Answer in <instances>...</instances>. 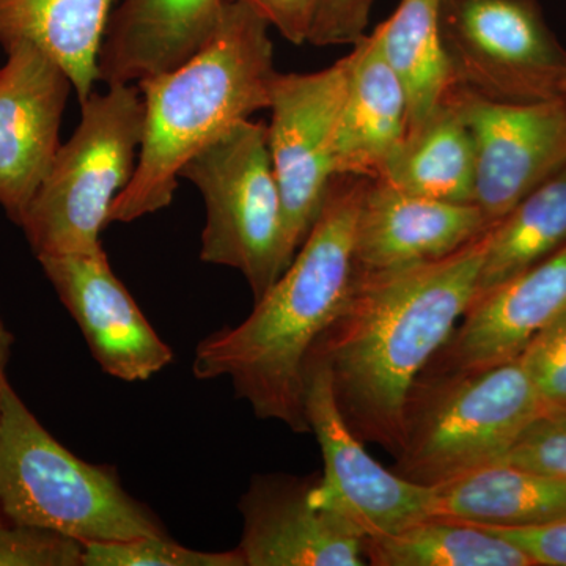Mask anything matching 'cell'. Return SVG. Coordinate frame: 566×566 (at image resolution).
<instances>
[{
  "mask_svg": "<svg viewBox=\"0 0 566 566\" xmlns=\"http://www.w3.org/2000/svg\"><path fill=\"white\" fill-rule=\"evenodd\" d=\"M488 232L431 262L357 271L344 311L311 354L326 363L338 409L364 442L394 457L400 450L417 378L479 294Z\"/></svg>",
  "mask_w": 566,
  "mask_h": 566,
  "instance_id": "1",
  "label": "cell"
},
{
  "mask_svg": "<svg viewBox=\"0 0 566 566\" xmlns=\"http://www.w3.org/2000/svg\"><path fill=\"white\" fill-rule=\"evenodd\" d=\"M367 178L335 177L326 202L289 268L238 326L205 337L193 354L197 379L229 378L262 420L311 433L305 364L346 301L357 275L356 229Z\"/></svg>",
  "mask_w": 566,
  "mask_h": 566,
  "instance_id": "2",
  "label": "cell"
},
{
  "mask_svg": "<svg viewBox=\"0 0 566 566\" xmlns=\"http://www.w3.org/2000/svg\"><path fill=\"white\" fill-rule=\"evenodd\" d=\"M271 24L243 0H227L210 40L177 69L137 82L144 134L136 170L112 205L133 222L174 200L182 167L233 126L270 109L277 76Z\"/></svg>",
  "mask_w": 566,
  "mask_h": 566,
  "instance_id": "3",
  "label": "cell"
},
{
  "mask_svg": "<svg viewBox=\"0 0 566 566\" xmlns=\"http://www.w3.org/2000/svg\"><path fill=\"white\" fill-rule=\"evenodd\" d=\"M0 513L81 543L169 535L111 465L71 453L6 382L0 408Z\"/></svg>",
  "mask_w": 566,
  "mask_h": 566,
  "instance_id": "4",
  "label": "cell"
},
{
  "mask_svg": "<svg viewBox=\"0 0 566 566\" xmlns=\"http://www.w3.org/2000/svg\"><path fill=\"white\" fill-rule=\"evenodd\" d=\"M543 406L520 357L476 370L422 374L406 403L394 471L436 488L502 463Z\"/></svg>",
  "mask_w": 566,
  "mask_h": 566,
  "instance_id": "5",
  "label": "cell"
},
{
  "mask_svg": "<svg viewBox=\"0 0 566 566\" xmlns=\"http://www.w3.org/2000/svg\"><path fill=\"white\" fill-rule=\"evenodd\" d=\"M81 104L76 132L59 148L20 227L36 256L103 251L112 205L132 181L144 134L137 85H107Z\"/></svg>",
  "mask_w": 566,
  "mask_h": 566,
  "instance_id": "6",
  "label": "cell"
},
{
  "mask_svg": "<svg viewBox=\"0 0 566 566\" xmlns=\"http://www.w3.org/2000/svg\"><path fill=\"white\" fill-rule=\"evenodd\" d=\"M180 178L193 182L207 205L200 260L240 271L255 303L293 260L268 125L238 123L193 156Z\"/></svg>",
  "mask_w": 566,
  "mask_h": 566,
  "instance_id": "7",
  "label": "cell"
},
{
  "mask_svg": "<svg viewBox=\"0 0 566 566\" xmlns=\"http://www.w3.org/2000/svg\"><path fill=\"white\" fill-rule=\"evenodd\" d=\"M441 29L455 87L505 103L564 98L566 50L535 0H444Z\"/></svg>",
  "mask_w": 566,
  "mask_h": 566,
  "instance_id": "8",
  "label": "cell"
},
{
  "mask_svg": "<svg viewBox=\"0 0 566 566\" xmlns=\"http://www.w3.org/2000/svg\"><path fill=\"white\" fill-rule=\"evenodd\" d=\"M305 412L323 455L312 495L348 521L364 538L395 534L433 517L434 488L382 468L365 449L335 401L329 368L319 357L305 364Z\"/></svg>",
  "mask_w": 566,
  "mask_h": 566,
  "instance_id": "9",
  "label": "cell"
},
{
  "mask_svg": "<svg viewBox=\"0 0 566 566\" xmlns=\"http://www.w3.org/2000/svg\"><path fill=\"white\" fill-rule=\"evenodd\" d=\"M348 57L314 73H277L271 88L268 147L294 256L326 202L335 175V132Z\"/></svg>",
  "mask_w": 566,
  "mask_h": 566,
  "instance_id": "10",
  "label": "cell"
},
{
  "mask_svg": "<svg viewBox=\"0 0 566 566\" xmlns=\"http://www.w3.org/2000/svg\"><path fill=\"white\" fill-rule=\"evenodd\" d=\"M474 144V203L494 226L566 164L564 98L505 103L453 87Z\"/></svg>",
  "mask_w": 566,
  "mask_h": 566,
  "instance_id": "11",
  "label": "cell"
},
{
  "mask_svg": "<svg viewBox=\"0 0 566 566\" xmlns=\"http://www.w3.org/2000/svg\"><path fill=\"white\" fill-rule=\"evenodd\" d=\"M0 69V207L20 226L55 161L73 84L66 71L28 43L6 48Z\"/></svg>",
  "mask_w": 566,
  "mask_h": 566,
  "instance_id": "12",
  "label": "cell"
},
{
  "mask_svg": "<svg viewBox=\"0 0 566 566\" xmlns=\"http://www.w3.org/2000/svg\"><path fill=\"white\" fill-rule=\"evenodd\" d=\"M104 374L144 382L174 363V352L120 279L106 252L36 256Z\"/></svg>",
  "mask_w": 566,
  "mask_h": 566,
  "instance_id": "13",
  "label": "cell"
},
{
  "mask_svg": "<svg viewBox=\"0 0 566 566\" xmlns=\"http://www.w3.org/2000/svg\"><path fill=\"white\" fill-rule=\"evenodd\" d=\"M318 475L256 474L238 502L245 566H365V538L312 495Z\"/></svg>",
  "mask_w": 566,
  "mask_h": 566,
  "instance_id": "14",
  "label": "cell"
},
{
  "mask_svg": "<svg viewBox=\"0 0 566 566\" xmlns=\"http://www.w3.org/2000/svg\"><path fill=\"white\" fill-rule=\"evenodd\" d=\"M566 315V245L475 297L423 374H457L515 359Z\"/></svg>",
  "mask_w": 566,
  "mask_h": 566,
  "instance_id": "15",
  "label": "cell"
},
{
  "mask_svg": "<svg viewBox=\"0 0 566 566\" xmlns=\"http://www.w3.org/2000/svg\"><path fill=\"white\" fill-rule=\"evenodd\" d=\"M475 203L442 202L367 180L356 229L360 273L442 259L491 229Z\"/></svg>",
  "mask_w": 566,
  "mask_h": 566,
  "instance_id": "16",
  "label": "cell"
},
{
  "mask_svg": "<svg viewBox=\"0 0 566 566\" xmlns=\"http://www.w3.org/2000/svg\"><path fill=\"white\" fill-rule=\"evenodd\" d=\"M227 0H123L112 11L98 81L133 84L177 69L210 40Z\"/></svg>",
  "mask_w": 566,
  "mask_h": 566,
  "instance_id": "17",
  "label": "cell"
},
{
  "mask_svg": "<svg viewBox=\"0 0 566 566\" xmlns=\"http://www.w3.org/2000/svg\"><path fill=\"white\" fill-rule=\"evenodd\" d=\"M335 132V175L376 180L409 132V96L375 32L354 44Z\"/></svg>",
  "mask_w": 566,
  "mask_h": 566,
  "instance_id": "18",
  "label": "cell"
},
{
  "mask_svg": "<svg viewBox=\"0 0 566 566\" xmlns=\"http://www.w3.org/2000/svg\"><path fill=\"white\" fill-rule=\"evenodd\" d=\"M115 0H0V44L39 48L69 74L80 103L98 81V55Z\"/></svg>",
  "mask_w": 566,
  "mask_h": 566,
  "instance_id": "19",
  "label": "cell"
},
{
  "mask_svg": "<svg viewBox=\"0 0 566 566\" xmlns=\"http://www.w3.org/2000/svg\"><path fill=\"white\" fill-rule=\"evenodd\" d=\"M434 491V516L476 526L538 527L566 520V480L517 465H488Z\"/></svg>",
  "mask_w": 566,
  "mask_h": 566,
  "instance_id": "20",
  "label": "cell"
},
{
  "mask_svg": "<svg viewBox=\"0 0 566 566\" xmlns=\"http://www.w3.org/2000/svg\"><path fill=\"white\" fill-rule=\"evenodd\" d=\"M376 180L427 199L474 203V144L453 92L409 129Z\"/></svg>",
  "mask_w": 566,
  "mask_h": 566,
  "instance_id": "21",
  "label": "cell"
},
{
  "mask_svg": "<svg viewBox=\"0 0 566 566\" xmlns=\"http://www.w3.org/2000/svg\"><path fill=\"white\" fill-rule=\"evenodd\" d=\"M442 6L444 0H401L374 31L408 92L409 129L438 109L455 87L442 41Z\"/></svg>",
  "mask_w": 566,
  "mask_h": 566,
  "instance_id": "22",
  "label": "cell"
},
{
  "mask_svg": "<svg viewBox=\"0 0 566 566\" xmlns=\"http://www.w3.org/2000/svg\"><path fill=\"white\" fill-rule=\"evenodd\" d=\"M364 553L374 566H535L523 549L490 528L438 516L365 538Z\"/></svg>",
  "mask_w": 566,
  "mask_h": 566,
  "instance_id": "23",
  "label": "cell"
},
{
  "mask_svg": "<svg viewBox=\"0 0 566 566\" xmlns=\"http://www.w3.org/2000/svg\"><path fill=\"white\" fill-rule=\"evenodd\" d=\"M566 245V164L488 232L479 294L497 289Z\"/></svg>",
  "mask_w": 566,
  "mask_h": 566,
  "instance_id": "24",
  "label": "cell"
},
{
  "mask_svg": "<svg viewBox=\"0 0 566 566\" xmlns=\"http://www.w3.org/2000/svg\"><path fill=\"white\" fill-rule=\"evenodd\" d=\"M82 566H245V562L238 547L208 553L182 546L169 535H147L85 543Z\"/></svg>",
  "mask_w": 566,
  "mask_h": 566,
  "instance_id": "25",
  "label": "cell"
},
{
  "mask_svg": "<svg viewBox=\"0 0 566 566\" xmlns=\"http://www.w3.org/2000/svg\"><path fill=\"white\" fill-rule=\"evenodd\" d=\"M502 463L566 480V406H543Z\"/></svg>",
  "mask_w": 566,
  "mask_h": 566,
  "instance_id": "26",
  "label": "cell"
},
{
  "mask_svg": "<svg viewBox=\"0 0 566 566\" xmlns=\"http://www.w3.org/2000/svg\"><path fill=\"white\" fill-rule=\"evenodd\" d=\"M84 543L11 523L0 513V566H82Z\"/></svg>",
  "mask_w": 566,
  "mask_h": 566,
  "instance_id": "27",
  "label": "cell"
},
{
  "mask_svg": "<svg viewBox=\"0 0 566 566\" xmlns=\"http://www.w3.org/2000/svg\"><path fill=\"white\" fill-rule=\"evenodd\" d=\"M517 357L543 403L566 406V315L536 335Z\"/></svg>",
  "mask_w": 566,
  "mask_h": 566,
  "instance_id": "28",
  "label": "cell"
},
{
  "mask_svg": "<svg viewBox=\"0 0 566 566\" xmlns=\"http://www.w3.org/2000/svg\"><path fill=\"white\" fill-rule=\"evenodd\" d=\"M374 0H318L307 43L356 44L365 35Z\"/></svg>",
  "mask_w": 566,
  "mask_h": 566,
  "instance_id": "29",
  "label": "cell"
},
{
  "mask_svg": "<svg viewBox=\"0 0 566 566\" xmlns=\"http://www.w3.org/2000/svg\"><path fill=\"white\" fill-rule=\"evenodd\" d=\"M483 527L523 549L535 566H566V520L538 527Z\"/></svg>",
  "mask_w": 566,
  "mask_h": 566,
  "instance_id": "30",
  "label": "cell"
},
{
  "mask_svg": "<svg viewBox=\"0 0 566 566\" xmlns=\"http://www.w3.org/2000/svg\"><path fill=\"white\" fill-rule=\"evenodd\" d=\"M253 7L281 32L290 43L304 44L308 41L312 21L318 0H243Z\"/></svg>",
  "mask_w": 566,
  "mask_h": 566,
  "instance_id": "31",
  "label": "cell"
},
{
  "mask_svg": "<svg viewBox=\"0 0 566 566\" xmlns=\"http://www.w3.org/2000/svg\"><path fill=\"white\" fill-rule=\"evenodd\" d=\"M14 342H17V338H14L10 327L7 326L2 312H0V408H2L3 386L9 381L7 367H9L11 354H13Z\"/></svg>",
  "mask_w": 566,
  "mask_h": 566,
  "instance_id": "32",
  "label": "cell"
},
{
  "mask_svg": "<svg viewBox=\"0 0 566 566\" xmlns=\"http://www.w3.org/2000/svg\"><path fill=\"white\" fill-rule=\"evenodd\" d=\"M564 99H565V103H566V93H565Z\"/></svg>",
  "mask_w": 566,
  "mask_h": 566,
  "instance_id": "33",
  "label": "cell"
}]
</instances>
